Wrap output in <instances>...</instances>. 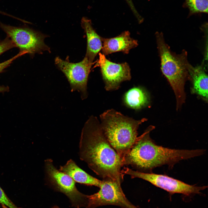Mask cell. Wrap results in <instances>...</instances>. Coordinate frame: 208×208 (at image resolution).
<instances>
[{
  "mask_svg": "<svg viewBox=\"0 0 208 208\" xmlns=\"http://www.w3.org/2000/svg\"><path fill=\"white\" fill-rule=\"evenodd\" d=\"M80 159L103 179L121 184L124 174L121 160L109 143L96 117L90 116L85 123L79 145Z\"/></svg>",
  "mask_w": 208,
  "mask_h": 208,
  "instance_id": "1",
  "label": "cell"
},
{
  "mask_svg": "<svg viewBox=\"0 0 208 208\" xmlns=\"http://www.w3.org/2000/svg\"><path fill=\"white\" fill-rule=\"evenodd\" d=\"M155 127L150 126L136 140L126 154L125 160L136 171L149 173L154 168L164 165L169 166L183 160L203 155L205 150L171 149L157 145L150 136Z\"/></svg>",
  "mask_w": 208,
  "mask_h": 208,
  "instance_id": "2",
  "label": "cell"
},
{
  "mask_svg": "<svg viewBox=\"0 0 208 208\" xmlns=\"http://www.w3.org/2000/svg\"><path fill=\"white\" fill-rule=\"evenodd\" d=\"M100 117L104 135L122 160L137 138L140 125L147 119L135 120L113 109L104 112Z\"/></svg>",
  "mask_w": 208,
  "mask_h": 208,
  "instance_id": "3",
  "label": "cell"
},
{
  "mask_svg": "<svg viewBox=\"0 0 208 208\" xmlns=\"http://www.w3.org/2000/svg\"><path fill=\"white\" fill-rule=\"evenodd\" d=\"M155 35L161 60V70L175 93L178 110L185 100V83L187 80H190L187 53L184 50L179 54L174 53L165 42L162 33L157 32Z\"/></svg>",
  "mask_w": 208,
  "mask_h": 208,
  "instance_id": "4",
  "label": "cell"
},
{
  "mask_svg": "<svg viewBox=\"0 0 208 208\" xmlns=\"http://www.w3.org/2000/svg\"><path fill=\"white\" fill-rule=\"evenodd\" d=\"M44 168L46 181L50 186L67 196L74 207L87 208L88 195L79 192L76 187L75 181L69 176L57 169L52 159L45 160Z\"/></svg>",
  "mask_w": 208,
  "mask_h": 208,
  "instance_id": "5",
  "label": "cell"
},
{
  "mask_svg": "<svg viewBox=\"0 0 208 208\" xmlns=\"http://www.w3.org/2000/svg\"><path fill=\"white\" fill-rule=\"evenodd\" d=\"M0 27L20 50L32 56L43 51L50 52L44 42L47 36L29 27H17L0 22Z\"/></svg>",
  "mask_w": 208,
  "mask_h": 208,
  "instance_id": "6",
  "label": "cell"
},
{
  "mask_svg": "<svg viewBox=\"0 0 208 208\" xmlns=\"http://www.w3.org/2000/svg\"><path fill=\"white\" fill-rule=\"evenodd\" d=\"M124 175H130L131 178H138L147 181L155 186L163 189L171 194H181L186 196L199 194L207 186H197L186 184L167 175L144 173L124 167L121 170Z\"/></svg>",
  "mask_w": 208,
  "mask_h": 208,
  "instance_id": "7",
  "label": "cell"
},
{
  "mask_svg": "<svg viewBox=\"0 0 208 208\" xmlns=\"http://www.w3.org/2000/svg\"><path fill=\"white\" fill-rule=\"evenodd\" d=\"M55 61L56 65L66 77L71 92L77 91L80 93L82 99H86L88 96V77L93 63L86 57L81 61L77 63L63 60L58 57L55 58Z\"/></svg>",
  "mask_w": 208,
  "mask_h": 208,
  "instance_id": "8",
  "label": "cell"
},
{
  "mask_svg": "<svg viewBox=\"0 0 208 208\" xmlns=\"http://www.w3.org/2000/svg\"><path fill=\"white\" fill-rule=\"evenodd\" d=\"M121 184L109 180L103 179L97 192L88 195L87 208L113 205L122 208H139L131 203L126 197Z\"/></svg>",
  "mask_w": 208,
  "mask_h": 208,
  "instance_id": "9",
  "label": "cell"
},
{
  "mask_svg": "<svg viewBox=\"0 0 208 208\" xmlns=\"http://www.w3.org/2000/svg\"><path fill=\"white\" fill-rule=\"evenodd\" d=\"M99 55L95 66L100 68L107 91L116 90L122 82L131 79L130 68L127 63H115L107 59L103 54L100 53Z\"/></svg>",
  "mask_w": 208,
  "mask_h": 208,
  "instance_id": "10",
  "label": "cell"
},
{
  "mask_svg": "<svg viewBox=\"0 0 208 208\" xmlns=\"http://www.w3.org/2000/svg\"><path fill=\"white\" fill-rule=\"evenodd\" d=\"M102 41V54L105 55L117 52L127 54L131 49L138 45L137 41L131 37L128 31L114 37L103 38Z\"/></svg>",
  "mask_w": 208,
  "mask_h": 208,
  "instance_id": "11",
  "label": "cell"
},
{
  "mask_svg": "<svg viewBox=\"0 0 208 208\" xmlns=\"http://www.w3.org/2000/svg\"><path fill=\"white\" fill-rule=\"evenodd\" d=\"M90 20L86 17L81 20V26L84 30L87 39V48L85 56L93 62L95 57L101 50L103 38L99 35L92 26Z\"/></svg>",
  "mask_w": 208,
  "mask_h": 208,
  "instance_id": "12",
  "label": "cell"
},
{
  "mask_svg": "<svg viewBox=\"0 0 208 208\" xmlns=\"http://www.w3.org/2000/svg\"><path fill=\"white\" fill-rule=\"evenodd\" d=\"M70 177L75 182L99 187L102 181L90 175L81 168L72 159L68 160L59 169Z\"/></svg>",
  "mask_w": 208,
  "mask_h": 208,
  "instance_id": "13",
  "label": "cell"
},
{
  "mask_svg": "<svg viewBox=\"0 0 208 208\" xmlns=\"http://www.w3.org/2000/svg\"><path fill=\"white\" fill-rule=\"evenodd\" d=\"M190 80L193 83L192 91L208 100V76L203 63L201 64L194 67L190 64L188 67Z\"/></svg>",
  "mask_w": 208,
  "mask_h": 208,
  "instance_id": "14",
  "label": "cell"
},
{
  "mask_svg": "<svg viewBox=\"0 0 208 208\" xmlns=\"http://www.w3.org/2000/svg\"><path fill=\"white\" fill-rule=\"evenodd\" d=\"M124 102L128 107L139 109L147 105L149 102L148 96L142 88L135 87L131 88L125 94Z\"/></svg>",
  "mask_w": 208,
  "mask_h": 208,
  "instance_id": "15",
  "label": "cell"
},
{
  "mask_svg": "<svg viewBox=\"0 0 208 208\" xmlns=\"http://www.w3.org/2000/svg\"><path fill=\"white\" fill-rule=\"evenodd\" d=\"M184 5L189 9L190 15L208 13V0H185Z\"/></svg>",
  "mask_w": 208,
  "mask_h": 208,
  "instance_id": "16",
  "label": "cell"
},
{
  "mask_svg": "<svg viewBox=\"0 0 208 208\" xmlns=\"http://www.w3.org/2000/svg\"><path fill=\"white\" fill-rule=\"evenodd\" d=\"M16 46L12 40L8 37L0 41V55L5 51Z\"/></svg>",
  "mask_w": 208,
  "mask_h": 208,
  "instance_id": "17",
  "label": "cell"
},
{
  "mask_svg": "<svg viewBox=\"0 0 208 208\" xmlns=\"http://www.w3.org/2000/svg\"><path fill=\"white\" fill-rule=\"evenodd\" d=\"M0 204L8 208H18L6 196L0 186Z\"/></svg>",
  "mask_w": 208,
  "mask_h": 208,
  "instance_id": "18",
  "label": "cell"
},
{
  "mask_svg": "<svg viewBox=\"0 0 208 208\" xmlns=\"http://www.w3.org/2000/svg\"><path fill=\"white\" fill-rule=\"evenodd\" d=\"M26 54L25 52H20L17 55L10 59L0 63V73L2 72L4 69L9 66L12 62L18 57Z\"/></svg>",
  "mask_w": 208,
  "mask_h": 208,
  "instance_id": "19",
  "label": "cell"
},
{
  "mask_svg": "<svg viewBox=\"0 0 208 208\" xmlns=\"http://www.w3.org/2000/svg\"><path fill=\"white\" fill-rule=\"evenodd\" d=\"M134 15L137 18L139 23H141L143 21V18L140 15L135 9L132 1V0H125Z\"/></svg>",
  "mask_w": 208,
  "mask_h": 208,
  "instance_id": "20",
  "label": "cell"
},
{
  "mask_svg": "<svg viewBox=\"0 0 208 208\" xmlns=\"http://www.w3.org/2000/svg\"><path fill=\"white\" fill-rule=\"evenodd\" d=\"M9 90V88L8 86H0V92H4Z\"/></svg>",
  "mask_w": 208,
  "mask_h": 208,
  "instance_id": "21",
  "label": "cell"
},
{
  "mask_svg": "<svg viewBox=\"0 0 208 208\" xmlns=\"http://www.w3.org/2000/svg\"><path fill=\"white\" fill-rule=\"evenodd\" d=\"M0 14L4 15L5 14V13L4 12L0 10Z\"/></svg>",
  "mask_w": 208,
  "mask_h": 208,
  "instance_id": "22",
  "label": "cell"
},
{
  "mask_svg": "<svg viewBox=\"0 0 208 208\" xmlns=\"http://www.w3.org/2000/svg\"><path fill=\"white\" fill-rule=\"evenodd\" d=\"M2 205L3 208H8V207L3 205Z\"/></svg>",
  "mask_w": 208,
  "mask_h": 208,
  "instance_id": "23",
  "label": "cell"
},
{
  "mask_svg": "<svg viewBox=\"0 0 208 208\" xmlns=\"http://www.w3.org/2000/svg\"><path fill=\"white\" fill-rule=\"evenodd\" d=\"M51 208H60L57 206H54L52 207Z\"/></svg>",
  "mask_w": 208,
  "mask_h": 208,
  "instance_id": "24",
  "label": "cell"
}]
</instances>
